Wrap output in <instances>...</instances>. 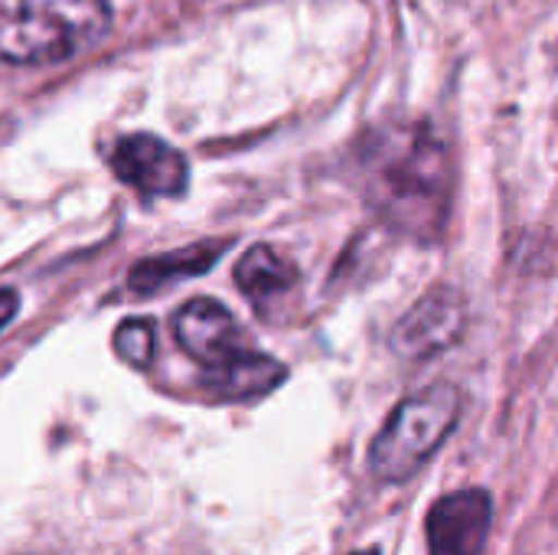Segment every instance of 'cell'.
<instances>
[{
  "mask_svg": "<svg viewBox=\"0 0 558 555\" xmlns=\"http://www.w3.org/2000/svg\"><path fill=\"white\" fill-rule=\"evenodd\" d=\"M226 252V242H196V245H186V249H177V252H167V255H157V258H144L128 285L137 291V294H150V291H160L180 278H193V275H203L206 268H213V262Z\"/></svg>",
  "mask_w": 558,
  "mask_h": 555,
  "instance_id": "ba28073f",
  "label": "cell"
},
{
  "mask_svg": "<svg viewBox=\"0 0 558 555\" xmlns=\"http://www.w3.org/2000/svg\"><path fill=\"white\" fill-rule=\"evenodd\" d=\"M468 330V301L458 288H432L425 291L392 327V350L402 360L422 363L435 360L454 343H461Z\"/></svg>",
  "mask_w": 558,
  "mask_h": 555,
  "instance_id": "277c9868",
  "label": "cell"
},
{
  "mask_svg": "<svg viewBox=\"0 0 558 555\" xmlns=\"http://www.w3.org/2000/svg\"><path fill=\"white\" fill-rule=\"evenodd\" d=\"M350 555H379V550H373V546H369V550H360V553H350Z\"/></svg>",
  "mask_w": 558,
  "mask_h": 555,
  "instance_id": "4fadbf2b",
  "label": "cell"
},
{
  "mask_svg": "<svg viewBox=\"0 0 558 555\" xmlns=\"http://www.w3.org/2000/svg\"><path fill=\"white\" fill-rule=\"evenodd\" d=\"M173 334L183 353L196 360L206 370V376L226 370L248 350L229 307L213 298H193L190 304H183L173 321Z\"/></svg>",
  "mask_w": 558,
  "mask_h": 555,
  "instance_id": "52a82bcc",
  "label": "cell"
},
{
  "mask_svg": "<svg viewBox=\"0 0 558 555\" xmlns=\"http://www.w3.org/2000/svg\"><path fill=\"white\" fill-rule=\"evenodd\" d=\"M108 26V0H0V59L62 62L92 49Z\"/></svg>",
  "mask_w": 558,
  "mask_h": 555,
  "instance_id": "7a4b0ae2",
  "label": "cell"
},
{
  "mask_svg": "<svg viewBox=\"0 0 558 555\" xmlns=\"http://www.w3.org/2000/svg\"><path fill=\"white\" fill-rule=\"evenodd\" d=\"M20 311V294L13 288H0V330L16 317Z\"/></svg>",
  "mask_w": 558,
  "mask_h": 555,
  "instance_id": "7c38bea8",
  "label": "cell"
},
{
  "mask_svg": "<svg viewBox=\"0 0 558 555\" xmlns=\"http://www.w3.org/2000/svg\"><path fill=\"white\" fill-rule=\"evenodd\" d=\"M494 530V497L484 487H464L438 497L425 517L428 555H484Z\"/></svg>",
  "mask_w": 558,
  "mask_h": 555,
  "instance_id": "5b68a950",
  "label": "cell"
},
{
  "mask_svg": "<svg viewBox=\"0 0 558 555\" xmlns=\"http://www.w3.org/2000/svg\"><path fill=\"white\" fill-rule=\"evenodd\" d=\"M461 419V393L451 383H435L402 399L369 445V471L383 484L412 481L451 438Z\"/></svg>",
  "mask_w": 558,
  "mask_h": 555,
  "instance_id": "3957f363",
  "label": "cell"
},
{
  "mask_svg": "<svg viewBox=\"0 0 558 555\" xmlns=\"http://www.w3.org/2000/svg\"><path fill=\"white\" fill-rule=\"evenodd\" d=\"M114 353L134 370H147L157 353V330L150 321H124L114 330Z\"/></svg>",
  "mask_w": 558,
  "mask_h": 555,
  "instance_id": "8fae6325",
  "label": "cell"
},
{
  "mask_svg": "<svg viewBox=\"0 0 558 555\" xmlns=\"http://www.w3.org/2000/svg\"><path fill=\"white\" fill-rule=\"evenodd\" d=\"M108 164L121 183L144 196H180L190 180L186 157L157 134H124L108 147Z\"/></svg>",
  "mask_w": 558,
  "mask_h": 555,
  "instance_id": "8992f818",
  "label": "cell"
},
{
  "mask_svg": "<svg viewBox=\"0 0 558 555\" xmlns=\"http://www.w3.org/2000/svg\"><path fill=\"white\" fill-rule=\"evenodd\" d=\"M284 376H288V370L278 360L245 350L226 370L206 376V383L222 399H255V396H268L271 389H278L284 383Z\"/></svg>",
  "mask_w": 558,
  "mask_h": 555,
  "instance_id": "9c48e42d",
  "label": "cell"
},
{
  "mask_svg": "<svg viewBox=\"0 0 558 555\" xmlns=\"http://www.w3.org/2000/svg\"><path fill=\"white\" fill-rule=\"evenodd\" d=\"M369 196L379 216L418 242H435L454 203V160L448 144L422 121H402L373 137Z\"/></svg>",
  "mask_w": 558,
  "mask_h": 555,
  "instance_id": "6da1fadb",
  "label": "cell"
},
{
  "mask_svg": "<svg viewBox=\"0 0 558 555\" xmlns=\"http://www.w3.org/2000/svg\"><path fill=\"white\" fill-rule=\"evenodd\" d=\"M235 281L248 298H271L298 281V268L278 249L252 245L235 265Z\"/></svg>",
  "mask_w": 558,
  "mask_h": 555,
  "instance_id": "30bf717a",
  "label": "cell"
}]
</instances>
